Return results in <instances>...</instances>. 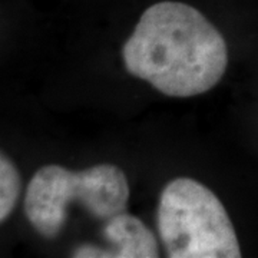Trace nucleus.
<instances>
[{
  "label": "nucleus",
  "instance_id": "1",
  "mask_svg": "<svg viewBox=\"0 0 258 258\" xmlns=\"http://www.w3.org/2000/svg\"><path fill=\"white\" fill-rule=\"evenodd\" d=\"M122 55L129 74L176 98L208 92L228 64L221 33L200 10L181 2L148 8Z\"/></svg>",
  "mask_w": 258,
  "mask_h": 258
},
{
  "label": "nucleus",
  "instance_id": "2",
  "mask_svg": "<svg viewBox=\"0 0 258 258\" xmlns=\"http://www.w3.org/2000/svg\"><path fill=\"white\" fill-rule=\"evenodd\" d=\"M129 184L125 172L112 164L71 171L60 165L42 166L29 181L25 214L45 238H56L68 220V208L79 203L95 218L109 220L125 211Z\"/></svg>",
  "mask_w": 258,
  "mask_h": 258
},
{
  "label": "nucleus",
  "instance_id": "3",
  "mask_svg": "<svg viewBox=\"0 0 258 258\" xmlns=\"http://www.w3.org/2000/svg\"><path fill=\"white\" fill-rule=\"evenodd\" d=\"M158 232L171 258L241 257L237 234L221 201L191 178H176L161 192Z\"/></svg>",
  "mask_w": 258,
  "mask_h": 258
},
{
  "label": "nucleus",
  "instance_id": "4",
  "mask_svg": "<svg viewBox=\"0 0 258 258\" xmlns=\"http://www.w3.org/2000/svg\"><path fill=\"white\" fill-rule=\"evenodd\" d=\"M103 237L111 248L82 245L75 249L74 257L89 258H155L159 248L155 235L139 218L120 212L105 221Z\"/></svg>",
  "mask_w": 258,
  "mask_h": 258
},
{
  "label": "nucleus",
  "instance_id": "5",
  "mask_svg": "<svg viewBox=\"0 0 258 258\" xmlns=\"http://www.w3.org/2000/svg\"><path fill=\"white\" fill-rule=\"evenodd\" d=\"M22 191V178L13 161L0 151V222L13 212Z\"/></svg>",
  "mask_w": 258,
  "mask_h": 258
}]
</instances>
